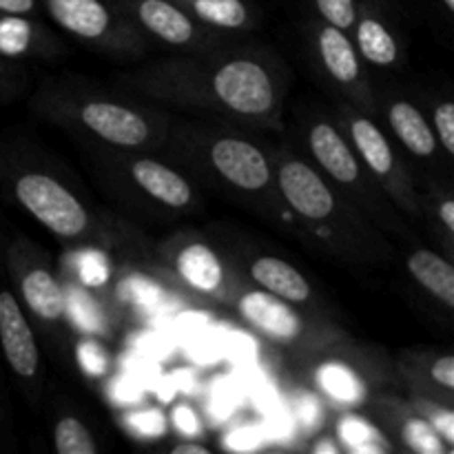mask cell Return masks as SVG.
I'll return each mask as SVG.
<instances>
[{
	"mask_svg": "<svg viewBox=\"0 0 454 454\" xmlns=\"http://www.w3.org/2000/svg\"><path fill=\"white\" fill-rule=\"evenodd\" d=\"M146 100L208 114L251 131L284 133L291 71L266 44H222L211 51L151 60L120 75Z\"/></svg>",
	"mask_w": 454,
	"mask_h": 454,
	"instance_id": "6da1fadb",
	"label": "cell"
},
{
	"mask_svg": "<svg viewBox=\"0 0 454 454\" xmlns=\"http://www.w3.org/2000/svg\"><path fill=\"white\" fill-rule=\"evenodd\" d=\"M158 151L198 186H208L269 222L286 220L275 182L273 149L262 145L251 129L226 120H171Z\"/></svg>",
	"mask_w": 454,
	"mask_h": 454,
	"instance_id": "7a4b0ae2",
	"label": "cell"
},
{
	"mask_svg": "<svg viewBox=\"0 0 454 454\" xmlns=\"http://www.w3.org/2000/svg\"><path fill=\"white\" fill-rule=\"evenodd\" d=\"M273 164L284 211L291 213L304 238L346 260H388L384 231L350 207L300 151L278 146L273 149Z\"/></svg>",
	"mask_w": 454,
	"mask_h": 454,
	"instance_id": "3957f363",
	"label": "cell"
},
{
	"mask_svg": "<svg viewBox=\"0 0 454 454\" xmlns=\"http://www.w3.org/2000/svg\"><path fill=\"white\" fill-rule=\"evenodd\" d=\"M0 195L65 244L114 251L129 238L118 222L93 213L56 171L38 167L35 155L16 142L0 140Z\"/></svg>",
	"mask_w": 454,
	"mask_h": 454,
	"instance_id": "277c9868",
	"label": "cell"
},
{
	"mask_svg": "<svg viewBox=\"0 0 454 454\" xmlns=\"http://www.w3.org/2000/svg\"><path fill=\"white\" fill-rule=\"evenodd\" d=\"M29 105L44 122L118 153H153L171 127V115L162 111L67 82L44 84Z\"/></svg>",
	"mask_w": 454,
	"mask_h": 454,
	"instance_id": "5b68a950",
	"label": "cell"
},
{
	"mask_svg": "<svg viewBox=\"0 0 454 454\" xmlns=\"http://www.w3.org/2000/svg\"><path fill=\"white\" fill-rule=\"evenodd\" d=\"M300 140L304 158L331 182L333 189L357 208L371 224L397 238H408L411 229L388 195L372 180L333 115L309 111L300 120Z\"/></svg>",
	"mask_w": 454,
	"mask_h": 454,
	"instance_id": "8992f818",
	"label": "cell"
},
{
	"mask_svg": "<svg viewBox=\"0 0 454 454\" xmlns=\"http://www.w3.org/2000/svg\"><path fill=\"white\" fill-rule=\"evenodd\" d=\"M100 153L98 176L124 202L168 215H189L200 208L198 184L162 155L155 158L146 155V151L118 153L106 149Z\"/></svg>",
	"mask_w": 454,
	"mask_h": 454,
	"instance_id": "52a82bcc",
	"label": "cell"
},
{
	"mask_svg": "<svg viewBox=\"0 0 454 454\" xmlns=\"http://www.w3.org/2000/svg\"><path fill=\"white\" fill-rule=\"evenodd\" d=\"M158 260L177 288L202 301L231 306L247 284L235 255L195 231H180L160 244Z\"/></svg>",
	"mask_w": 454,
	"mask_h": 454,
	"instance_id": "ba28073f",
	"label": "cell"
},
{
	"mask_svg": "<svg viewBox=\"0 0 454 454\" xmlns=\"http://www.w3.org/2000/svg\"><path fill=\"white\" fill-rule=\"evenodd\" d=\"M333 109H335L333 118H335L337 127L341 129L372 180L388 195L395 208L411 220H419V186H417L406 158L399 153L397 145L381 127L380 120L346 105V102L333 100Z\"/></svg>",
	"mask_w": 454,
	"mask_h": 454,
	"instance_id": "9c48e42d",
	"label": "cell"
},
{
	"mask_svg": "<svg viewBox=\"0 0 454 454\" xmlns=\"http://www.w3.org/2000/svg\"><path fill=\"white\" fill-rule=\"evenodd\" d=\"M301 43L310 71L328 89L333 100L346 102L375 118V82L348 31L310 16L301 25Z\"/></svg>",
	"mask_w": 454,
	"mask_h": 454,
	"instance_id": "30bf717a",
	"label": "cell"
},
{
	"mask_svg": "<svg viewBox=\"0 0 454 454\" xmlns=\"http://www.w3.org/2000/svg\"><path fill=\"white\" fill-rule=\"evenodd\" d=\"M231 309L247 326H251L270 344L300 353L304 357H310L346 337L341 328L319 315H313V310L288 304L262 288L251 286L248 282L235 295Z\"/></svg>",
	"mask_w": 454,
	"mask_h": 454,
	"instance_id": "8fae6325",
	"label": "cell"
},
{
	"mask_svg": "<svg viewBox=\"0 0 454 454\" xmlns=\"http://www.w3.org/2000/svg\"><path fill=\"white\" fill-rule=\"evenodd\" d=\"M44 16L91 51L115 60H136L151 40L115 7L114 0H38Z\"/></svg>",
	"mask_w": 454,
	"mask_h": 454,
	"instance_id": "7c38bea8",
	"label": "cell"
},
{
	"mask_svg": "<svg viewBox=\"0 0 454 454\" xmlns=\"http://www.w3.org/2000/svg\"><path fill=\"white\" fill-rule=\"evenodd\" d=\"M115 7L151 40L182 53L211 51L231 43V34L208 29L173 0H114Z\"/></svg>",
	"mask_w": 454,
	"mask_h": 454,
	"instance_id": "4fadbf2b",
	"label": "cell"
},
{
	"mask_svg": "<svg viewBox=\"0 0 454 454\" xmlns=\"http://www.w3.org/2000/svg\"><path fill=\"white\" fill-rule=\"evenodd\" d=\"M4 266L12 275L13 293L22 309L43 324H58L67 317V288L34 244L25 238L7 242Z\"/></svg>",
	"mask_w": 454,
	"mask_h": 454,
	"instance_id": "5bb4252c",
	"label": "cell"
},
{
	"mask_svg": "<svg viewBox=\"0 0 454 454\" xmlns=\"http://www.w3.org/2000/svg\"><path fill=\"white\" fill-rule=\"evenodd\" d=\"M348 337L337 344L310 355L315 366L310 368L313 384L324 397L337 406H362L371 397V386L375 384V372H366L371 362L357 348H348Z\"/></svg>",
	"mask_w": 454,
	"mask_h": 454,
	"instance_id": "9a60e30c",
	"label": "cell"
},
{
	"mask_svg": "<svg viewBox=\"0 0 454 454\" xmlns=\"http://www.w3.org/2000/svg\"><path fill=\"white\" fill-rule=\"evenodd\" d=\"M375 118L386 124V131L393 137L395 145L402 146L412 160L428 164V167H442V160L450 162L439 149L428 115L417 102H412L411 98L395 91V89L384 91L380 84H375Z\"/></svg>",
	"mask_w": 454,
	"mask_h": 454,
	"instance_id": "2e32d148",
	"label": "cell"
},
{
	"mask_svg": "<svg viewBox=\"0 0 454 454\" xmlns=\"http://www.w3.org/2000/svg\"><path fill=\"white\" fill-rule=\"evenodd\" d=\"M350 38L368 69H406V44L395 25L390 0H359Z\"/></svg>",
	"mask_w": 454,
	"mask_h": 454,
	"instance_id": "e0dca14e",
	"label": "cell"
},
{
	"mask_svg": "<svg viewBox=\"0 0 454 454\" xmlns=\"http://www.w3.org/2000/svg\"><path fill=\"white\" fill-rule=\"evenodd\" d=\"M0 348L9 371L25 384H34L40 371V350L34 326L16 293L0 288Z\"/></svg>",
	"mask_w": 454,
	"mask_h": 454,
	"instance_id": "ac0fdd59",
	"label": "cell"
},
{
	"mask_svg": "<svg viewBox=\"0 0 454 454\" xmlns=\"http://www.w3.org/2000/svg\"><path fill=\"white\" fill-rule=\"evenodd\" d=\"M238 260V257H235ZM242 269L244 279L251 286L262 288L279 300L288 301L293 306L309 310L315 304L313 284L309 282L304 273L291 262L282 260L279 255L270 253H251L248 257L238 260Z\"/></svg>",
	"mask_w": 454,
	"mask_h": 454,
	"instance_id": "d6986e66",
	"label": "cell"
},
{
	"mask_svg": "<svg viewBox=\"0 0 454 454\" xmlns=\"http://www.w3.org/2000/svg\"><path fill=\"white\" fill-rule=\"evenodd\" d=\"M397 372L412 395L454 403V357L437 350L408 348L399 355Z\"/></svg>",
	"mask_w": 454,
	"mask_h": 454,
	"instance_id": "ffe728a7",
	"label": "cell"
},
{
	"mask_svg": "<svg viewBox=\"0 0 454 454\" xmlns=\"http://www.w3.org/2000/svg\"><path fill=\"white\" fill-rule=\"evenodd\" d=\"M375 415L380 417L384 433L388 439H395L397 446L417 454H450L452 450L437 437L433 428L421 419L419 412L411 406V402H403L397 397H381L372 403Z\"/></svg>",
	"mask_w": 454,
	"mask_h": 454,
	"instance_id": "44dd1931",
	"label": "cell"
},
{
	"mask_svg": "<svg viewBox=\"0 0 454 454\" xmlns=\"http://www.w3.org/2000/svg\"><path fill=\"white\" fill-rule=\"evenodd\" d=\"M60 51L62 44L38 18L0 13V56L20 62L51 58Z\"/></svg>",
	"mask_w": 454,
	"mask_h": 454,
	"instance_id": "7402d4cb",
	"label": "cell"
},
{
	"mask_svg": "<svg viewBox=\"0 0 454 454\" xmlns=\"http://www.w3.org/2000/svg\"><path fill=\"white\" fill-rule=\"evenodd\" d=\"M189 16L222 34H247L262 20L255 0H173Z\"/></svg>",
	"mask_w": 454,
	"mask_h": 454,
	"instance_id": "603a6c76",
	"label": "cell"
},
{
	"mask_svg": "<svg viewBox=\"0 0 454 454\" xmlns=\"http://www.w3.org/2000/svg\"><path fill=\"white\" fill-rule=\"evenodd\" d=\"M406 270L412 279L428 293L446 313L454 310V266L450 257L433 251V248L417 247L406 255Z\"/></svg>",
	"mask_w": 454,
	"mask_h": 454,
	"instance_id": "cb8c5ba5",
	"label": "cell"
},
{
	"mask_svg": "<svg viewBox=\"0 0 454 454\" xmlns=\"http://www.w3.org/2000/svg\"><path fill=\"white\" fill-rule=\"evenodd\" d=\"M421 217L433 222L437 226V233H442L446 257H452V239H454V198L450 184H443L442 180H428L426 191H419Z\"/></svg>",
	"mask_w": 454,
	"mask_h": 454,
	"instance_id": "d4e9b609",
	"label": "cell"
},
{
	"mask_svg": "<svg viewBox=\"0 0 454 454\" xmlns=\"http://www.w3.org/2000/svg\"><path fill=\"white\" fill-rule=\"evenodd\" d=\"M337 439L341 448L350 452H390L395 450L393 443L380 433L375 424L357 415H344L337 424Z\"/></svg>",
	"mask_w": 454,
	"mask_h": 454,
	"instance_id": "484cf974",
	"label": "cell"
},
{
	"mask_svg": "<svg viewBox=\"0 0 454 454\" xmlns=\"http://www.w3.org/2000/svg\"><path fill=\"white\" fill-rule=\"evenodd\" d=\"M53 448L58 454H96L98 443L91 430L74 415H62L53 428Z\"/></svg>",
	"mask_w": 454,
	"mask_h": 454,
	"instance_id": "4316f807",
	"label": "cell"
},
{
	"mask_svg": "<svg viewBox=\"0 0 454 454\" xmlns=\"http://www.w3.org/2000/svg\"><path fill=\"white\" fill-rule=\"evenodd\" d=\"M411 406L421 415V419L437 433V437L454 450V411L450 403L437 402V399L411 395Z\"/></svg>",
	"mask_w": 454,
	"mask_h": 454,
	"instance_id": "83f0119b",
	"label": "cell"
},
{
	"mask_svg": "<svg viewBox=\"0 0 454 454\" xmlns=\"http://www.w3.org/2000/svg\"><path fill=\"white\" fill-rule=\"evenodd\" d=\"M430 127H433L437 145L442 153L452 162L454 158V102L450 98H437L430 102L428 114Z\"/></svg>",
	"mask_w": 454,
	"mask_h": 454,
	"instance_id": "f1b7e54d",
	"label": "cell"
},
{
	"mask_svg": "<svg viewBox=\"0 0 454 454\" xmlns=\"http://www.w3.org/2000/svg\"><path fill=\"white\" fill-rule=\"evenodd\" d=\"M310 7V16L328 22L341 31H353L357 20L359 0H306Z\"/></svg>",
	"mask_w": 454,
	"mask_h": 454,
	"instance_id": "f546056e",
	"label": "cell"
},
{
	"mask_svg": "<svg viewBox=\"0 0 454 454\" xmlns=\"http://www.w3.org/2000/svg\"><path fill=\"white\" fill-rule=\"evenodd\" d=\"M75 275L84 288H102L111 278V262L106 251L100 248H82L75 260Z\"/></svg>",
	"mask_w": 454,
	"mask_h": 454,
	"instance_id": "4dcf8cb0",
	"label": "cell"
},
{
	"mask_svg": "<svg viewBox=\"0 0 454 454\" xmlns=\"http://www.w3.org/2000/svg\"><path fill=\"white\" fill-rule=\"evenodd\" d=\"M75 357H78L80 368L91 377H102L109 371V353H106L105 346L98 340H93V337H84V340L78 341Z\"/></svg>",
	"mask_w": 454,
	"mask_h": 454,
	"instance_id": "1f68e13d",
	"label": "cell"
},
{
	"mask_svg": "<svg viewBox=\"0 0 454 454\" xmlns=\"http://www.w3.org/2000/svg\"><path fill=\"white\" fill-rule=\"evenodd\" d=\"M25 67L18 60H9V58L0 56V100H7L25 82Z\"/></svg>",
	"mask_w": 454,
	"mask_h": 454,
	"instance_id": "d6a6232c",
	"label": "cell"
},
{
	"mask_svg": "<svg viewBox=\"0 0 454 454\" xmlns=\"http://www.w3.org/2000/svg\"><path fill=\"white\" fill-rule=\"evenodd\" d=\"M0 13L38 18L43 13V9H40L38 0H0Z\"/></svg>",
	"mask_w": 454,
	"mask_h": 454,
	"instance_id": "836d02e7",
	"label": "cell"
},
{
	"mask_svg": "<svg viewBox=\"0 0 454 454\" xmlns=\"http://www.w3.org/2000/svg\"><path fill=\"white\" fill-rule=\"evenodd\" d=\"M195 419H198V417L193 415V411H191V408L180 406L176 412H173V424H176L182 433H191V434L198 433L200 426Z\"/></svg>",
	"mask_w": 454,
	"mask_h": 454,
	"instance_id": "e575fe53",
	"label": "cell"
},
{
	"mask_svg": "<svg viewBox=\"0 0 454 454\" xmlns=\"http://www.w3.org/2000/svg\"><path fill=\"white\" fill-rule=\"evenodd\" d=\"M173 454H211V448L200 442H180L171 446Z\"/></svg>",
	"mask_w": 454,
	"mask_h": 454,
	"instance_id": "d590c367",
	"label": "cell"
},
{
	"mask_svg": "<svg viewBox=\"0 0 454 454\" xmlns=\"http://www.w3.org/2000/svg\"><path fill=\"white\" fill-rule=\"evenodd\" d=\"M313 450H315V452H322V450H326V452H340L341 446H337V443L333 442V439H331V442H328V439H326V442H322V443H317V446H313Z\"/></svg>",
	"mask_w": 454,
	"mask_h": 454,
	"instance_id": "8d00e7d4",
	"label": "cell"
},
{
	"mask_svg": "<svg viewBox=\"0 0 454 454\" xmlns=\"http://www.w3.org/2000/svg\"><path fill=\"white\" fill-rule=\"evenodd\" d=\"M437 3L442 4V9L448 13V16H452V13H454V0H437Z\"/></svg>",
	"mask_w": 454,
	"mask_h": 454,
	"instance_id": "74e56055",
	"label": "cell"
},
{
	"mask_svg": "<svg viewBox=\"0 0 454 454\" xmlns=\"http://www.w3.org/2000/svg\"><path fill=\"white\" fill-rule=\"evenodd\" d=\"M4 247H7V242H4L3 229H0V264L3 266H4Z\"/></svg>",
	"mask_w": 454,
	"mask_h": 454,
	"instance_id": "f35d334b",
	"label": "cell"
},
{
	"mask_svg": "<svg viewBox=\"0 0 454 454\" xmlns=\"http://www.w3.org/2000/svg\"><path fill=\"white\" fill-rule=\"evenodd\" d=\"M0 415H3V411H0Z\"/></svg>",
	"mask_w": 454,
	"mask_h": 454,
	"instance_id": "ab89813d",
	"label": "cell"
}]
</instances>
